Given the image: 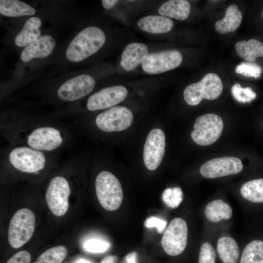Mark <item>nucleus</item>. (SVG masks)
<instances>
[{
  "mask_svg": "<svg viewBox=\"0 0 263 263\" xmlns=\"http://www.w3.org/2000/svg\"><path fill=\"white\" fill-rule=\"evenodd\" d=\"M105 41V34L102 29L94 26L87 27L71 41L66 56L70 61H81L99 50Z\"/></svg>",
  "mask_w": 263,
  "mask_h": 263,
  "instance_id": "f257e3e1",
  "label": "nucleus"
},
{
  "mask_svg": "<svg viewBox=\"0 0 263 263\" xmlns=\"http://www.w3.org/2000/svg\"><path fill=\"white\" fill-rule=\"evenodd\" d=\"M95 187L101 206L108 211H115L121 206L123 192L118 179L111 172L102 171L97 176Z\"/></svg>",
  "mask_w": 263,
  "mask_h": 263,
  "instance_id": "f03ea898",
  "label": "nucleus"
},
{
  "mask_svg": "<svg viewBox=\"0 0 263 263\" xmlns=\"http://www.w3.org/2000/svg\"><path fill=\"white\" fill-rule=\"evenodd\" d=\"M36 226V217L30 209L17 211L11 218L8 227V240L10 245L18 249L26 244L32 237Z\"/></svg>",
  "mask_w": 263,
  "mask_h": 263,
  "instance_id": "7ed1b4c3",
  "label": "nucleus"
},
{
  "mask_svg": "<svg viewBox=\"0 0 263 263\" xmlns=\"http://www.w3.org/2000/svg\"><path fill=\"white\" fill-rule=\"evenodd\" d=\"M223 84L220 77L213 73H208L198 82L187 86L183 93L186 102L196 106L203 99L214 100L222 94Z\"/></svg>",
  "mask_w": 263,
  "mask_h": 263,
  "instance_id": "20e7f679",
  "label": "nucleus"
},
{
  "mask_svg": "<svg viewBox=\"0 0 263 263\" xmlns=\"http://www.w3.org/2000/svg\"><path fill=\"white\" fill-rule=\"evenodd\" d=\"M191 137L196 144L203 146L210 145L220 137L224 122L218 115L206 113L198 116L193 125Z\"/></svg>",
  "mask_w": 263,
  "mask_h": 263,
  "instance_id": "39448f33",
  "label": "nucleus"
},
{
  "mask_svg": "<svg viewBox=\"0 0 263 263\" xmlns=\"http://www.w3.org/2000/svg\"><path fill=\"white\" fill-rule=\"evenodd\" d=\"M188 236V226L183 219H173L165 230L161 241L165 252L171 256L181 254L185 249Z\"/></svg>",
  "mask_w": 263,
  "mask_h": 263,
  "instance_id": "423d86ee",
  "label": "nucleus"
},
{
  "mask_svg": "<svg viewBox=\"0 0 263 263\" xmlns=\"http://www.w3.org/2000/svg\"><path fill=\"white\" fill-rule=\"evenodd\" d=\"M70 188L64 177L56 176L49 182L45 194V199L48 208L56 216L65 214L69 208V197Z\"/></svg>",
  "mask_w": 263,
  "mask_h": 263,
  "instance_id": "0eeeda50",
  "label": "nucleus"
},
{
  "mask_svg": "<svg viewBox=\"0 0 263 263\" xmlns=\"http://www.w3.org/2000/svg\"><path fill=\"white\" fill-rule=\"evenodd\" d=\"M9 160L15 169L28 173H36L42 170L46 162L42 152L26 147L13 149L9 155Z\"/></svg>",
  "mask_w": 263,
  "mask_h": 263,
  "instance_id": "6e6552de",
  "label": "nucleus"
},
{
  "mask_svg": "<svg viewBox=\"0 0 263 263\" xmlns=\"http://www.w3.org/2000/svg\"><path fill=\"white\" fill-rule=\"evenodd\" d=\"M133 114L124 106L111 108L99 114L95 119L97 127L105 132H119L129 128L132 124Z\"/></svg>",
  "mask_w": 263,
  "mask_h": 263,
  "instance_id": "1a4fd4ad",
  "label": "nucleus"
},
{
  "mask_svg": "<svg viewBox=\"0 0 263 263\" xmlns=\"http://www.w3.org/2000/svg\"><path fill=\"white\" fill-rule=\"evenodd\" d=\"M182 61L183 56L179 51L167 50L149 54L141 66L145 72L156 75L178 67Z\"/></svg>",
  "mask_w": 263,
  "mask_h": 263,
  "instance_id": "9d476101",
  "label": "nucleus"
},
{
  "mask_svg": "<svg viewBox=\"0 0 263 263\" xmlns=\"http://www.w3.org/2000/svg\"><path fill=\"white\" fill-rule=\"evenodd\" d=\"M243 169L241 160L235 157H222L210 159L200 168L201 176L214 179L240 173Z\"/></svg>",
  "mask_w": 263,
  "mask_h": 263,
  "instance_id": "9b49d317",
  "label": "nucleus"
},
{
  "mask_svg": "<svg viewBox=\"0 0 263 263\" xmlns=\"http://www.w3.org/2000/svg\"><path fill=\"white\" fill-rule=\"evenodd\" d=\"M166 147V138L163 131L152 129L146 140L143 150V160L146 168L150 170L156 169L163 160Z\"/></svg>",
  "mask_w": 263,
  "mask_h": 263,
  "instance_id": "f8f14e48",
  "label": "nucleus"
},
{
  "mask_svg": "<svg viewBox=\"0 0 263 263\" xmlns=\"http://www.w3.org/2000/svg\"><path fill=\"white\" fill-rule=\"evenodd\" d=\"M95 84V81L93 76L82 74L63 83L58 90L57 95L64 101L76 100L89 94Z\"/></svg>",
  "mask_w": 263,
  "mask_h": 263,
  "instance_id": "ddd939ff",
  "label": "nucleus"
},
{
  "mask_svg": "<svg viewBox=\"0 0 263 263\" xmlns=\"http://www.w3.org/2000/svg\"><path fill=\"white\" fill-rule=\"evenodd\" d=\"M128 91L122 85L104 88L89 97L87 108L91 111L112 107L123 101L127 96Z\"/></svg>",
  "mask_w": 263,
  "mask_h": 263,
  "instance_id": "4468645a",
  "label": "nucleus"
},
{
  "mask_svg": "<svg viewBox=\"0 0 263 263\" xmlns=\"http://www.w3.org/2000/svg\"><path fill=\"white\" fill-rule=\"evenodd\" d=\"M63 139L59 131L53 127H43L34 130L28 136V145L38 150L50 151L58 148Z\"/></svg>",
  "mask_w": 263,
  "mask_h": 263,
  "instance_id": "2eb2a0df",
  "label": "nucleus"
},
{
  "mask_svg": "<svg viewBox=\"0 0 263 263\" xmlns=\"http://www.w3.org/2000/svg\"><path fill=\"white\" fill-rule=\"evenodd\" d=\"M56 41L50 35H45L29 44L21 52L20 57L24 62H28L35 58H44L53 52Z\"/></svg>",
  "mask_w": 263,
  "mask_h": 263,
  "instance_id": "dca6fc26",
  "label": "nucleus"
},
{
  "mask_svg": "<svg viewBox=\"0 0 263 263\" xmlns=\"http://www.w3.org/2000/svg\"><path fill=\"white\" fill-rule=\"evenodd\" d=\"M148 53V48L145 44L131 43L122 52L120 65L126 71H132L143 63L149 55Z\"/></svg>",
  "mask_w": 263,
  "mask_h": 263,
  "instance_id": "f3484780",
  "label": "nucleus"
},
{
  "mask_svg": "<svg viewBox=\"0 0 263 263\" xmlns=\"http://www.w3.org/2000/svg\"><path fill=\"white\" fill-rule=\"evenodd\" d=\"M137 25L142 30L151 34H159L169 32L173 21L170 18L161 15H149L141 18Z\"/></svg>",
  "mask_w": 263,
  "mask_h": 263,
  "instance_id": "a211bd4d",
  "label": "nucleus"
},
{
  "mask_svg": "<svg viewBox=\"0 0 263 263\" xmlns=\"http://www.w3.org/2000/svg\"><path fill=\"white\" fill-rule=\"evenodd\" d=\"M204 213L206 219L213 223H217L231 218L233 214L230 205L221 199L213 200L205 207Z\"/></svg>",
  "mask_w": 263,
  "mask_h": 263,
  "instance_id": "6ab92c4d",
  "label": "nucleus"
},
{
  "mask_svg": "<svg viewBox=\"0 0 263 263\" xmlns=\"http://www.w3.org/2000/svg\"><path fill=\"white\" fill-rule=\"evenodd\" d=\"M190 9V4L188 0H170L159 6L158 12L163 16L184 20L189 16Z\"/></svg>",
  "mask_w": 263,
  "mask_h": 263,
  "instance_id": "aec40b11",
  "label": "nucleus"
},
{
  "mask_svg": "<svg viewBox=\"0 0 263 263\" xmlns=\"http://www.w3.org/2000/svg\"><path fill=\"white\" fill-rule=\"evenodd\" d=\"M243 17L237 5L233 4L228 6L225 17L215 23L216 30L220 34H227L235 31L241 24Z\"/></svg>",
  "mask_w": 263,
  "mask_h": 263,
  "instance_id": "412c9836",
  "label": "nucleus"
},
{
  "mask_svg": "<svg viewBox=\"0 0 263 263\" xmlns=\"http://www.w3.org/2000/svg\"><path fill=\"white\" fill-rule=\"evenodd\" d=\"M40 19L36 17L29 18L24 24L22 29L17 35L15 43L18 47L26 46L40 37Z\"/></svg>",
  "mask_w": 263,
  "mask_h": 263,
  "instance_id": "4be33fe9",
  "label": "nucleus"
},
{
  "mask_svg": "<svg viewBox=\"0 0 263 263\" xmlns=\"http://www.w3.org/2000/svg\"><path fill=\"white\" fill-rule=\"evenodd\" d=\"M217 250L219 256L224 263H237L240 251L236 240L229 236H223L217 242Z\"/></svg>",
  "mask_w": 263,
  "mask_h": 263,
  "instance_id": "5701e85b",
  "label": "nucleus"
},
{
  "mask_svg": "<svg viewBox=\"0 0 263 263\" xmlns=\"http://www.w3.org/2000/svg\"><path fill=\"white\" fill-rule=\"evenodd\" d=\"M235 50L237 55L248 61H255L259 57H263V42L256 39L236 42Z\"/></svg>",
  "mask_w": 263,
  "mask_h": 263,
  "instance_id": "b1692460",
  "label": "nucleus"
},
{
  "mask_svg": "<svg viewBox=\"0 0 263 263\" xmlns=\"http://www.w3.org/2000/svg\"><path fill=\"white\" fill-rule=\"evenodd\" d=\"M36 10L27 3L18 0H0V13L8 17L32 16Z\"/></svg>",
  "mask_w": 263,
  "mask_h": 263,
  "instance_id": "393cba45",
  "label": "nucleus"
},
{
  "mask_svg": "<svg viewBox=\"0 0 263 263\" xmlns=\"http://www.w3.org/2000/svg\"><path fill=\"white\" fill-rule=\"evenodd\" d=\"M240 192L242 197L248 201L263 203V178L246 182L241 186Z\"/></svg>",
  "mask_w": 263,
  "mask_h": 263,
  "instance_id": "a878e982",
  "label": "nucleus"
},
{
  "mask_svg": "<svg viewBox=\"0 0 263 263\" xmlns=\"http://www.w3.org/2000/svg\"><path fill=\"white\" fill-rule=\"evenodd\" d=\"M240 263H263V241L255 240L249 243L243 249Z\"/></svg>",
  "mask_w": 263,
  "mask_h": 263,
  "instance_id": "bb28decb",
  "label": "nucleus"
},
{
  "mask_svg": "<svg viewBox=\"0 0 263 263\" xmlns=\"http://www.w3.org/2000/svg\"><path fill=\"white\" fill-rule=\"evenodd\" d=\"M67 254L68 250L65 246H56L43 252L34 263H61Z\"/></svg>",
  "mask_w": 263,
  "mask_h": 263,
  "instance_id": "cd10ccee",
  "label": "nucleus"
},
{
  "mask_svg": "<svg viewBox=\"0 0 263 263\" xmlns=\"http://www.w3.org/2000/svg\"><path fill=\"white\" fill-rule=\"evenodd\" d=\"M183 193L180 187L168 188L162 193V200L169 207L175 208L183 201Z\"/></svg>",
  "mask_w": 263,
  "mask_h": 263,
  "instance_id": "c85d7f7f",
  "label": "nucleus"
},
{
  "mask_svg": "<svg viewBox=\"0 0 263 263\" xmlns=\"http://www.w3.org/2000/svg\"><path fill=\"white\" fill-rule=\"evenodd\" d=\"M234 98L241 103H248L256 97V94L250 87L243 88L239 83H235L231 88Z\"/></svg>",
  "mask_w": 263,
  "mask_h": 263,
  "instance_id": "c756f323",
  "label": "nucleus"
},
{
  "mask_svg": "<svg viewBox=\"0 0 263 263\" xmlns=\"http://www.w3.org/2000/svg\"><path fill=\"white\" fill-rule=\"evenodd\" d=\"M262 71V68L259 65L246 62L241 63L235 69L236 73L246 77H252L255 79L260 77Z\"/></svg>",
  "mask_w": 263,
  "mask_h": 263,
  "instance_id": "7c9ffc66",
  "label": "nucleus"
},
{
  "mask_svg": "<svg viewBox=\"0 0 263 263\" xmlns=\"http://www.w3.org/2000/svg\"><path fill=\"white\" fill-rule=\"evenodd\" d=\"M216 253L212 244L208 242L203 243L200 247L198 263H215Z\"/></svg>",
  "mask_w": 263,
  "mask_h": 263,
  "instance_id": "2f4dec72",
  "label": "nucleus"
},
{
  "mask_svg": "<svg viewBox=\"0 0 263 263\" xmlns=\"http://www.w3.org/2000/svg\"><path fill=\"white\" fill-rule=\"evenodd\" d=\"M110 245L107 242L99 239H92L85 243L84 248L89 252L97 253L106 251Z\"/></svg>",
  "mask_w": 263,
  "mask_h": 263,
  "instance_id": "473e14b6",
  "label": "nucleus"
},
{
  "mask_svg": "<svg viewBox=\"0 0 263 263\" xmlns=\"http://www.w3.org/2000/svg\"><path fill=\"white\" fill-rule=\"evenodd\" d=\"M166 221L155 216H151L146 219L144 225L147 228L156 227L159 233H162L166 229Z\"/></svg>",
  "mask_w": 263,
  "mask_h": 263,
  "instance_id": "72a5a7b5",
  "label": "nucleus"
},
{
  "mask_svg": "<svg viewBox=\"0 0 263 263\" xmlns=\"http://www.w3.org/2000/svg\"><path fill=\"white\" fill-rule=\"evenodd\" d=\"M31 256L27 251L23 250L16 253L6 263H30Z\"/></svg>",
  "mask_w": 263,
  "mask_h": 263,
  "instance_id": "f704fd0d",
  "label": "nucleus"
},
{
  "mask_svg": "<svg viewBox=\"0 0 263 263\" xmlns=\"http://www.w3.org/2000/svg\"><path fill=\"white\" fill-rule=\"evenodd\" d=\"M125 263H138V254L135 251L131 252L125 257Z\"/></svg>",
  "mask_w": 263,
  "mask_h": 263,
  "instance_id": "c9c22d12",
  "label": "nucleus"
},
{
  "mask_svg": "<svg viewBox=\"0 0 263 263\" xmlns=\"http://www.w3.org/2000/svg\"><path fill=\"white\" fill-rule=\"evenodd\" d=\"M118 1L116 0H103L102 4L104 8L109 10L113 7Z\"/></svg>",
  "mask_w": 263,
  "mask_h": 263,
  "instance_id": "e433bc0d",
  "label": "nucleus"
},
{
  "mask_svg": "<svg viewBox=\"0 0 263 263\" xmlns=\"http://www.w3.org/2000/svg\"><path fill=\"white\" fill-rule=\"evenodd\" d=\"M118 257L114 255H110L104 258L100 263H116Z\"/></svg>",
  "mask_w": 263,
  "mask_h": 263,
  "instance_id": "4c0bfd02",
  "label": "nucleus"
},
{
  "mask_svg": "<svg viewBox=\"0 0 263 263\" xmlns=\"http://www.w3.org/2000/svg\"><path fill=\"white\" fill-rule=\"evenodd\" d=\"M75 263H90L85 259H80Z\"/></svg>",
  "mask_w": 263,
  "mask_h": 263,
  "instance_id": "58836bf2",
  "label": "nucleus"
},
{
  "mask_svg": "<svg viewBox=\"0 0 263 263\" xmlns=\"http://www.w3.org/2000/svg\"><path fill=\"white\" fill-rule=\"evenodd\" d=\"M262 18L263 19V10L262 14Z\"/></svg>",
  "mask_w": 263,
  "mask_h": 263,
  "instance_id": "ea45409f",
  "label": "nucleus"
},
{
  "mask_svg": "<svg viewBox=\"0 0 263 263\" xmlns=\"http://www.w3.org/2000/svg\"></svg>",
  "mask_w": 263,
  "mask_h": 263,
  "instance_id": "a19ab883",
  "label": "nucleus"
}]
</instances>
